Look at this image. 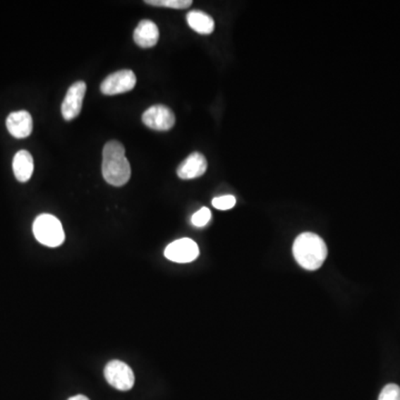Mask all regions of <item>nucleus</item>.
Returning a JSON list of instances; mask_svg holds the SVG:
<instances>
[{"instance_id": "obj_1", "label": "nucleus", "mask_w": 400, "mask_h": 400, "mask_svg": "<svg viewBox=\"0 0 400 400\" xmlns=\"http://www.w3.org/2000/svg\"><path fill=\"white\" fill-rule=\"evenodd\" d=\"M102 177L111 186L121 187L131 176V164L125 156V147L117 140H110L102 150Z\"/></svg>"}, {"instance_id": "obj_2", "label": "nucleus", "mask_w": 400, "mask_h": 400, "mask_svg": "<svg viewBox=\"0 0 400 400\" xmlns=\"http://www.w3.org/2000/svg\"><path fill=\"white\" fill-rule=\"evenodd\" d=\"M293 253L299 266L307 270H317L327 258L328 249L324 239L320 236L303 233L296 238Z\"/></svg>"}, {"instance_id": "obj_3", "label": "nucleus", "mask_w": 400, "mask_h": 400, "mask_svg": "<svg viewBox=\"0 0 400 400\" xmlns=\"http://www.w3.org/2000/svg\"><path fill=\"white\" fill-rule=\"evenodd\" d=\"M35 237L47 247L61 246L65 241V231L59 219L49 214H42L35 219L32 225Z\"/></svg>"}, {"instance_id": "obj_4", "label": "nucleus", "mask_w": 400, "mask_h": 400, "mask_svg": "<svg viewBox=\"0 0 400 400\" xmlns=\"http://www.w3.org/2000/svg\"><path fill=\"white\" fill-rule=\"evenodd\" d=\"M104 375H105L108 384L121 392H128L135 384V375H133V369L123 361H109L106 365Z\"/></svg>"}, {"instance_id": "obj_5", "label": "nucleus", "mask_w": 400, "mask_h": 400, "mask_svg": "<svg viewBox=\"0 0 400 400\" xmlns=\"http://www.w3.org/2000/svg\"><path fill=\"white\" fill-rule=\"evenodd\" d=\"M136 81V76L131 69L116 71L104 79L100 85V92L107 96L125 94L135 88Z\"/></svg>"}, {"instance_id": "obj_6", "label": "nucleus", "mask_w": 400, "mask_h": 400, "mask_svg": "<svg viewBox=\"0 0 400 400\" xmlns=\"http://www.w3.org/2000/svg\"><path fill=\"white\" fill-rule=\"evenodd\" d=\"M142 119L148 128L158 131H170L176 123L173 110L165 105H154L148 108Z\"/></svg>"}, {"instance_id": "obj_7", "label": "nucleus", "mask_w": 400, "mask_h": 400, "mask_svg": "<svg viewBox=\"0 0 400 400\" xmlns=\"http://www.w3.org/2000/svg\"><path fill=\"white\" fill-rule=\"evenodd\" d=\"M199 248L194 241L181 238L169 243L165 249V257L178 264H187L198 258Z\"/></svg>"}, {"instance_id": "obj_8", "label": "nucleus", "mask_w": 400, "mask_h": 400, "mask_svg": "<svg viewBox=\"0 0 400 400\" xmlns=\"http://www.w3.org/2000/svg\"><path fill=\"white\" fill-rule=\"evenodd\" d=\"M87 86L84 81H77L69 87L61 105V114L65 121H73L80 114Z\"/></svg>"}, {"instance_id": "obj_9", "label": "nucleus", "mask_w": 400, "mask_h": 400, "mask_svg": "<svg viewBox=\"0 0 400 400\" xmlns=\"http://www.w3.org/2000/svg\"><path fill=\"white\" fill-rule=\"evenodd\" d=\"M6 126L11 136L19 139L27 138L32 131V115L26 110L13 111L7 118Z\"/></svg>"}, {"instance_id": "obj_10", "label": "nucleus", "mask_w": 400, "mask_h": 400, "mask_svg": "<svg viewBox=\"0 0 400 400\" xmlns=\"http://www.w3.org/2000/svg\"><path fill=\"white\" fill-rule=\"evenodd\" d=\"M207 170V160L204 154L193 152L181 162L177 169L178 177L181 179H194L204 175Z\"/></svg>"}, {"instance_id": "obj_11", "label": "nucleus", "mask_w": 400, "mask_h": 400, "mask_svg": "<svg viewBox=\"0 0 400 400\" xmlns=\"http://www.w3.org/2000/svg\"><path fill=\"white\" fill-rule=\"evenodd\" d=\"M133 40L139 47L152 48L159 40V29L152 20H142L133 32Z\"/></svg>"}, {"instance_id": "obj_12", "label": "nucleus", "mask_w": 400, "mask_h": 400, "mask_svg": "<svg viewBox=\"0 0 400 400\" xmlns=\"http://www.w3.org/2000/svg\"><path fill=\"white\" fill-rule=\"evenodd\" d=\"M13 170L17 181L26 183L34 173V159L30 152L20 150L15 154L13 160Z\"/></svg>"}, {"instance_id": "obj_13", "label": "nucleus", "mask_w": 400, "mask_h": 400, "mask_svg": "<svg viewBox=\"0 0 400 400\" xmlns=\"http://www.w3.org/2000/svg\"><path fill=\"white\" fill-rule=\"evenodd\" d=\"M187 23L193 30L200 35H210L214 32V21L208 13L202 11H190L187 15Z\"/></svg>"}, {"instance_id": "obj_14", "label": "nucleus", "mask_w": 400, "mask_h": 400, "mask_svg": "<svg viewBox=\"0 0 400 400\" xmlns=\"http://www.w3.org/2000/svg\"><path fill=\"white\" fill-rule=\"evenodd\" d=\"M147 5L166 8L186 9L193 5L191 0H146Z\"/></svg>"}, {"instance_id": "obj_15", "label": "nucleus", "mask_w": 400, "mask_h": 400, "mask_svg": "<svg viewBox=\"0 0 400 400\" xmlns=\"http://www.w3.org/2000/svg\"><path fill=\"white\" fill-rule=\"evenodd\" d=\"M212 219V212L208 208L204 207L202 210H199L198 212H195L191 217V224L195 226V227H205V226L208 224Z\"/></svg>"}, {"instance_id": "obj_16", "label": "nucleus", "mask_w": 400, "mask_h": 400, "mask_svg": "<svg viewBox=\"0 0 400 400\" xmlns=\"http://www.w3.org/2000/svg\"><path fill=\"white\" fill-rule=\"evenodd\" d=\"M236 205V198L233 195H226V196L216 197L212 199V206L218 210H231Z\"/></svg>"}, {"instance_id": "obj_17", "label": "nucleus", "mask_w": 400, "mask_h": 400, "mask_svg": "<svg viewBox=\"0 0 400 400\" xmlns=\"http://www.w3.org/2000/svg\"><path fill=\"white\" fill-rule=\"evenodd\" d=\"M378 400H400V387L395 384H389L382 388Z\"/></svg>"}, {"instance_id": "obj_18", "label": "nucleus", "mask_w": 400, "mask_h": 400, "mask_svg": "<svg viewBox=\"0 0 400 400\" xmlns=\"http://www.w3.org/2000/svg\"><path fill=\"white\" fill-rule=\"evenodd\" d=\"M68 400H90V399H89L88 397H86V396L77 395V396H73V397L69 398Z\"/></svg>"}]
</instances>
